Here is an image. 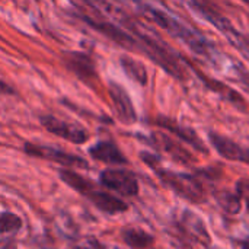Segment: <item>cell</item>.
<instances>
[{"label": "cell", "mask_w": 249, "mask_h": 249, "mask_svg": "<svg viewBox=\"0 0 249 249\" xmlns=\"http://www.w3.org/2000/svg\"><path fill=\"white\" fill-rule=\"evenodd\" d=\"M108 93H109L114 111L117 114V118L123 124H133V123H136L137 121V114H136L133 101L128 96L127 90L121 85H118L115 82H109Z\"/></svg>", "instance_id": "cell-6"}, {"label": "cell", "mask_w": 249, "mask_h": 249, "mask_svg": "<svg viewBox=\"0 0 249 249\" xmlns=\"http://www.w3.org/2000/svg\"><path fill=\"white\" fill-rule=\"evenodd\" d=\"M104 187L125 197H134L139 193V182L133 172L125 169H105L99 175Z\"/></svg>", "instance_id": "cell-4"}, {"label": "cell", "mask_w": 249, "mask_h": 249, "mask_svg": "<svg viewBox=\"0 0 249 249\" xmlns=\"http://www.w3.org/2000/svg\"><path fill=\"white\" fill-rule=\"evenodd\" d=\"M96 249H121V248H115V247H105V245H102V244H99V242H98Z\"/></svg>", "instance_id": "cell-22"}, {"label": "cell", "mask_w": 249, "mask_h": 249, "mask_svg": "<svg viewBox=\"0 0 249 249\" xmlns=\"http://www.w3.org/2000/svg\"><path fill=\"white\" fill-rule=\"evenodd\" d=\"M179 226L191 239L201 244L203 247H210L212 236L206 228V223L203 222V219L198 214H196L194 212H191L188 209L182 210V213L179 216Z\"/></svg>", "instance_id": "cell-9"}, {"label": "cell", "mask_w": 249, "mask_h": 249, "mask_svg": "<svg viewBox=\"0 0 249 249\" xmlns=\"http://www.w3.org/2000/svg\"><path fill=\"white\" fill-rule=\"evenodd\" d=\"M242 249H249V241H247V242H244V244H242Z\"/></svg>", "instance_id": "cell-23"}, {"label": "cell", "mask_w": 249, "mask_h": 249, "mask_svg": "<svg viewBox=\"0 0 249 249\" xmlns=\"http://www.w3.org/2000/svg\"><path fill=\"white\" fill-rule=\"evenodd\" d=\"M156 124L160 125L162 128H166L168 131H171L177 137H179L184 143L190 144L197 152L204 153V155L209 153V149L206 147L204 142L200 139V136L193 128L185 127V125H181L179 123H177V121H174V120H171L168 117H159V118H156Z\"/></svg>", "instance_id": "cell-10"}, {"label": "cell", "mask_w": 249, "mask_h": 249, "mask_svg": "<svg viewBox=\"0 0 249 249\" xmlns=\"http://www.w3.org/2000/svg\"><path fill=\"white\" fill-rule=\"evenodd\" d=\"M89 153L95 160L108 165H125L128 162L127 158L123 155V152L118 149V146L114 144L112 142H99L89 149Z\"/></svg>", "instance_id": "cell-14"}, {"label": "cell", "mask_w": 249, "mask_h": 249, "mask_svg": "<svg viewBox=\"0 0 249 249\" xmlns=\"http://www.w3.org/2000/svg\"><path fill=\"white\" fill-rule=\"evenodd\" d=\"M123 239L124 242L134 249H147L150 248L155 242V238L149 235L147 232L142 229L127 228L123 231Z\"/></svg>", "instance_id": "cell-16"}, {"label": "cell", "mask_w": 249, "mask_h": 249, "mask_svg": "<svg viewBox=\"0 0 249 249\" xmlns=\"http://www.w3.org/2000/svg\"><path fill=\"white\" fill-rule=\"evenodd\" d=\"M150 139H152V143H153L158 149H160V150H163L165 153H168L174 160H177V162H179V163H182V165H191V163L194 162L191 153H190L187 149H184L181 144H178L175 140H172L171 137H168L166 134L153 133Z\"/></svg>", "instance_id": "cell-12"}, {"label": "cell", "mask_w": 249, "mask_h": 249, "mask_svg": "<svg viewBox=\"0 0 249 249\" xmlns=\"http://www.w3.org/2000/svg\"><path fill=\"white\" fill-rule=\"evenodd\" d=\"M66 67L69 71H71L74 76H77L85 83H90L98 79L96 67L93 63V58L82 51H70L64 54L63 58Z\"/></svg>", "instance_id": "cell-7"}, {"label": "cell", "mask_w": 249, "mask_h": 249, "mask_svg": "<svg viewBox=\"0 0 249 249\" xmlns=\"http://www.w3.org/2000/svg\"><path fill=\"white\" fill-rule=\"evenodd\" d=\"M0 95H15V89L1 79H0Z\"/></svg>", "instance_id": "cell-20"}, {"label": "cell", "mask_w": 249, "mask_h": 249, "mask_svg": "<svg viewBox=\"0 0 249 249\" xmlns=\"http://www.w3.org/2000/svg\"><path fill=\"white\" fill-rule=\"evenodd\" d=\"M85 197L89 201H92L96 209H99L101 212H104L107 214H118V213H124L128 210V206L123 200H120L111 194L96 191L93 187L85 194Z\"/></svg>", "instance_id": "cell-13"}, {"label": "cell", "mask_w": 249, "mask_h": 249, "mask_svg": "<svg viewBox=\"0 0 249 249\" xmlns=\"http://www.w3.org/2000/svg\"><path fill=\"white\" fill-rule=\"evenodd\" d=\"M238 74L241 76V82L247 86L249 89V73H247V71H244V70H238Z\"/></svg>", "instance_id": "cell-21"}, {"label": "cell", "mask_w": 249, "mask_h": 249, "mask_svg": "<svg viewBox=\"0 0 249 249\" xmlns=\"http://www.w3.org/2000/svg\"><path fill=\"white\" fill-rule=\"evenodd\" d=\"M242 1H244V3H247V4L249 6V0H242Z\"/></svg>", "instance_id": "cell-24"}, {"label": "cell", "mask_w": 249, "mask_h": 249, "mask_svg": "<svg viewBox=\"0 0 249 249\" xmlns=\"http://www.w3.org/2000/svg\"><path fill=\"white\" fill-rule=\"evenodd\" d=\"M39 121L47 131H50L51 134L58 136V137L70 142V143L83 144L89 139L88 131L80 124L66 121V120H60L54 115H42L39 118Z\"/></svg>", "instance_id": "cell-3"}, {"label": "cell", "mask_w": 249, "mask_h": 249, "mask_svg": "<svg viewBox=\"0 0 249 249\" xmlns=\"http://www.w3.org/2000/svg\"><path fill=\"white\" fill-rule=\"evenodd\" d=\"M209 140L222 158H225L228 160H233V162L249 163V149L241 146L239 143L233 142L232 139L225 137L219 133L210 131Z\"/></svg>", "instance_id": "cell-8"}, {"label": "cell", "mask_w": 249, "mask_h": 249, "mask_svg": "<svg viewBox=\"0 0 249 249\" xmlns=\"http://www.w3.org/2000/svg\"><path fill=\"white\" fill-rule=\"evenodd\" d=\"M139 7L150 20H153L158 26H160L163 31H166L168 34H171L177 39L187 44L196 54L206 57V60H209L212 63L217 61V55H219L217 50L200 32L187 26L185 23H182L181 20H178L172 15L163 12L159 7H155V6L147 4V3H140Z\"/></svg>", "instance_id": "cell-1"}, {"label": "cell", "mask_w": 249, "mask_h": 249, "mask_svg": "<svg viewBox=\"0 0 249 249\" xmlns=\"http://www.w3.org/2000/svg\"><path fill=\"white\" fill-rule=\"evenodd\" d=\"M120 64L124 70V73L131 79L134 80L136 83L142 85V86H146L147 85V80H149V76H147V70L144 67V64L133 57H128V55H123L121 60H120Z\"/></svg>", "instance_id": "cell-15"}, {"label": "cell", "mask_w": 249, "mask_h": 249, "mask_svg": "<svg viewBox=\"0 0 249 249\" xmlns=\"http://www.w3.org/2000/svg\"><path fill=\"white\" fill-rule=\"evenodd\" d=\"M25 153L34 158H41V159H47L55 163H60L63 166H69V168H89L88 162L76 155H70L66 153L64 150L51 147V146H39V144H32V143H26L25 144Z\"/></svg>", "instance_id": "cell-5"}, {"label": "cell", "mask_w": 249, "mask_h": 249, "mask_svg": "<svg viewBox=\"0 0 249 249\" xmlns=\"http://www.w3.org/2000/svg\"><path fill=\"white\" fill-rule=\"evenodd\" d=\"M214 198L219 203V206L231 214H236L241 210V196L238 193L214 191Z\"/></svg>", "instance_id": "cell-18"}, {"label": "cell", "mask_w": 249, "mask_h": 249, "mask_svg": "<svg viewBox=\"0 0 249 249\" xmlns=\"http://www.w3.org/2000/svg\"><path fill=\"white\" fill-rule=\"evenodd\" d=\"M140 158L147 166H150L155 171V174L158 175L160 182L165 187H168L169 190H172L175 194H178L179 197H182L191 203H197V204L206 201V190L198 178H196L194 175H190V174L174 172V171H168V169L162 168L160 159L149 152H142Z\"/></svg>", "instance_id": "cell-2"}, {"label": "cell", "mask_w": 249, "mask_h": 249, "mask_svg": "<svg viewBox=\"0 0 249 249\" xmlns=\"http://www.w3.org/2000/svg\"><path fill=\"white\" fill-rule=\"evenodd\" d=\"M82 19H83L88 25H90V26L95 28L96 31L102 32L104 35H107L108 38H111L112 41H115L117 44H120V45L124 47V48L134 50L136 47H140L139 42H137L131 35H128L125 31H123L121 28H118V26H115V25H112V23H109V22H99V20L92 19V18L85 16V15H82Z\"/></svg>", "instance_id": "cell-11"}, {"label": "cell", "mask_w": 249, "mask_h": 249, "mask_svg": "<svg viewBox=\"0 0 249 249\" xmlns=\"http://www.w3.org/2000/svg\"><path fill=\"white\" fill-rule=\"evenodd\" d=\"M22 220L13 213H3L0 216V235L15 233L20 229Z\"/></svg>", "instance_id": "cell-19"}, {"label": "cell", "mask_w": 249, "mask_h": 249, "mask_svg": "<svg viewBox=\"0 0 249 249\" xmlns=\"http://www.w3.org/2000/svg\"><path fill=\"white\" fill-rule=\"evenodd\" d=\"M58 177L61 178V181L64 182V184H67L70 188H73V190H76L79 194H82V196H85L90 188H92V184L86 179V178H83V177H80L79 174H76L74 171H70V169H60L58 171Z\"/></svg>", "instance_id": "cell-17"}]
</instances>
